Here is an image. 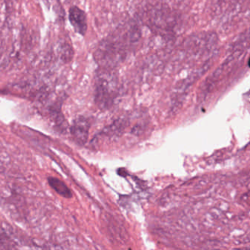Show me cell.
I'll list each match as a JSON object with an SVG mask.
<instances>
[{
    "label": "cell",
    "mask_w": 250,
    "mask_h": 250,
    "mask_svg": "<svg viewBox=\"0 0 250 250\" xmlns=\"http://www.w3.org/2000/svg\"><path fill=\"white\" fill-rule=\"evenodd\" d=\"M48 181H49L51 187L62 197H65V198H70L72 197L71 190L67 187L66 184L62 182L61 180L51 177V178H48Z\"/></svg>",
    "instance_id": "3957f363"
},
{
    "label": "cell",
    "mask_w": 250,
    "mask_h": 250,
    "mask_svg": "<svg viewBox=\"0 0 250 250\" xmlns=\"http://www.w3.org/2000/svg\"><path fill=\"white\" fill-rule=\"evenodd\" d=\"M90 124L88 121L83 117L77 118L71 127V133L77 143L84 145L88 138Z\"/></svg>",
    "instance_id": "7a4b0ae2"
},
{
    "label": "cell",
    "mask_w": 250,
    "mask_h": 250,
    "mask_svg": "<svg viewBox=\"0 0 250 250\" xmlns=\"http://www.w3.org/2000/svg\"><path fill=\"white\" fill-rule=\"evenodd\" d=\"M60 54H61V58L62 61H63L65 62H70L72 60L73 56H74V51H73L72 46L69 43H67L61 45Z\"/></svg>",
    "instance_id": "277c9868"
},
{
    "label": "cell",
    "mask_w": 250,
    "mask_h": 250,
    "mask_svg": "<svg viewBox=\"0 0 250 250\" xmlns=\"http://www.w3.org/2000/svg\"><path fill=\"white\" fill-rule=\"evenodd\" d=\"M71 25L74 31L82 36H84L87 31V19L85 12L78 6L70 8L68 14Z\"/></svg>",
    "instance_id": "6da1fadb"
}]
</instances>
